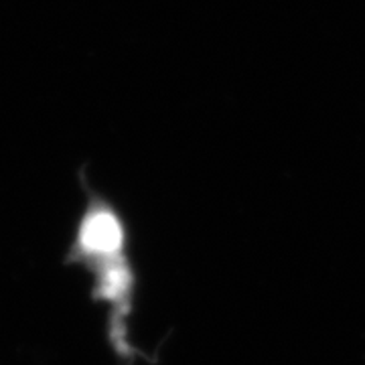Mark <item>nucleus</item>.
<instances>
[{"label":"nucleus","instance_id":"f03ea898","mask_svg":"<svg viewBox=\"0 0 365 365\" xmlns=\"http://www.w3.org/2000/svg\"><path fill=\"white\" fill-rule=\"evenodd\" d=\"M128 287V272L124 268H110L104 276V294L106 297H118Z\"/></svg>","mask_w":365,"mask_h":365},{"label":"nucleus","instance_id":"f257e3e1","mask_svg":"<svg viewBox=\"0 0 365 365\" xmlns=\"http://www.w3.org/2000/svg\"><path fill=\"white\" fill-rule=\"evenodd\" d=\"M122 225L110 209L96 203L79 227V244L88 254L110 256L122 248Z\"/></svg>","mask_w":365,"mask_h":365}]
</instances>
